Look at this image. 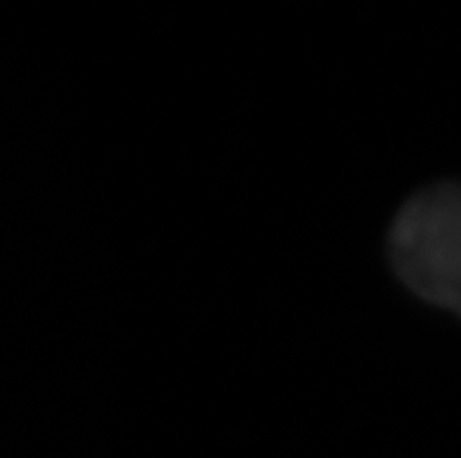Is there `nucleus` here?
Returning <instances> with one entry per match:
<instances>
[{
	"label": "nucleus",
	"instance_id": "nucleus-1",
	"mask_svg": "<svg viewBox=\"0 0 461 458\" xmlns=\"http://www.w3.org/2000/svg\"><path fill=\"white\" fill-rule=\"evenodd\" d=\"M386 244L410 291L461 316V183H438L408 199Z\"/></svg>",
	"mask_w": 461,
	"mask_h": 458
}]
</instances>
